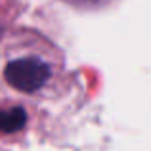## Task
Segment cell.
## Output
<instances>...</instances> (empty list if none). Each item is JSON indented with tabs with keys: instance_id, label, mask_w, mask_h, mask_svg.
I'll return each mask as SVG.
<instances>
[{
	"instance_id": "1",
	"label": "cell",
	"mask_w": 151,
	"mask_h": 151,
	"mask_svg": "<svg viewBox=\"0 0 151 151\" xmlns=\"http://www.w3.org/2000/svg\"><path fill=\"white\" fill-rule=\"evenodd\" d=\"M4 77L14 88L21 92H35L50 77V69L44 61L37 58H21L8 63L4 69Z\"/></svg>"
},
{
	"instance_id": "2",
	"label": "cell",
	"mask_w": 151,
	"mask_h": 151,
	"mask_svg": "<svg viewBox=\"0 0 151 151\" xmlns=\"http://www.w3.org/2000/svg\"><path fill=\"white\" fill-rule=\"evenodd\" d=\"M27 121V113L21 107H12V109H2L0 111V132H17L19 128H23Z\"/></svg>"
},
{
	"instance_id": "3",
	"label": "cell",
	"mask_w": 151,
	"mask_h": 151,
	"mask_svg": "<svg viewBox=\"0 0 151 151\" xmlns=\"http://www.w3.org/2000/svg\"><path fill=\"white\" fill-rule=\"evenodd\" d=\"M67 2L75 4V6H84V8H94V6H101L107 0H67Z\"/></svg>"
}]
</instances>
